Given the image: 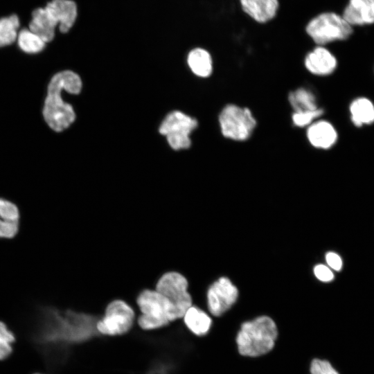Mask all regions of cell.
<instances>
[{
    "mask_svg": "<svg viewBox=\"0 0 374 374\" xmlns=\"http://www.w3.org/2000/svg\"><path fill=\"white\" fill-rule=\"evenodd\" d=\"M16 341L15 333L3 321H0V342L13 344Z\"/></svg>",
    "mask_w": 374,
    "mask_h": 374,
    "instance_id": "obj_26",
    "label": "cell"
},
{
    "mask_svg": "<svg viewBox=\"0 0 374 374\" xmlns=\"http://www.w3.org/2000/svg\"><path fill=\"white\" fill-rule=\"evenodd\" d=\"M350 112L351 121L357 127L374 122V105L366 98L360 97L355 99L350 105Z\"/></svg>",
    "mask_w": 374,
    "mask_h": 374,
    "instance_id": "obj_19",
    "label": "cell"
},
{
    "mask_svg": "<svg viewBox=\"0 0 374 374\" xmlns=\"http://www.w3.org/2000/svg\"><path fill=\"white\" fill-rule=\"evenodd\" d=\"M311 374H339L327 360L314 359L310 364Z\"/></svg>",
    "mask_w": 374,
    "mask_h": 374,
    "instance_id": "obj_24",
    "label": "cell"
},
{
    "mask_svg": "<svg viewBox=\"0 0 374 374\" xmlns=\"http://www.w3.org/2000/svg\"><path fill=\"white\" fill-rule=\"evenodd\" d=\"M242 10L259 23L271 20L276 15L278 0H240Z\"/></svg>",
    "mask_w": 374,
    "mask_h": 374,
    "instance_id": "obj_16",
    "label": "cell"
},
{
    "mask_svg": "<svg viewBox=\"0 0 374 374\" xmlns=\"http://www.w3.org/2000/svg\"><path fill=\"white\" fill-rule=\"evenodd\" d=\"M219 123L225 138L244 141L251 136L256 125V121L247 107L229 104L220 112Z\"/></svg>",
    "mask_w": 374,
    "mask_h": 374,
    "instance_id": "obj_7",
    "label": "cell"
},
{
    "mask_svg": "<svg viewBox=\"0 0 374 374\" xmlns=\"http://www.w3.org/2000/svg\"><path fill=\"white\" fill-rule=\"evenodd\" d=\"M306 33L318 46L335 41L345 40L353 28L342 17L333 12L321 13L312 19L306 26Z\"/></svg>",
    "mask_w": 374,
    "mask_h": 374,
    "instance_id": "obj_6",
    "label": "cell"
},
{
    "mask_svg": "<svg viewBox=\"0 0 374 374\" xmlns=\"http://www.w3.org/2000/svg\"><path fill=\"white\" fill-rule=\"evenodd\" d=\"M309 143L314 148L328 150L337 142L338 134L334 126L325 120L315 121L306 132Z\"/></svg>",
    "mask_w": 374,
    "mask_h": 374,
    "instance_id": "obj_13",
    "label": "cell"
},
{
    "mask_svg": "<svg viewBox=\"0 0 374 374\" xmlns=\"http://www.w3.org/2000/svg\"><path fill=\"white\" fill-rule=\"evenodd\" d=\"M197 127L196 119L175 111L166 116L160 125L159 132L166 136L172 149L179 150L190 148V134Z\"/></svg>",
    "mask_w": 374,
    "mask_h": 374,
    "instance_id": "obj_9",
    "label": "cell"
},
{
    "mask_svg": "<svg viewBox=\"0 0 374 374\" xmlns=\"http://www.w3.org/2000/svg\"><path fill=\"white\" fill-rule=\"evenodd\" d=\"M154 289L175 305L182 317L193 305L188 280L178 271H170L162 274L157 281Z\"/></svg>",
    "mask_w": 374,
    "mask_h": 374,
    "instance_id": "obj_10",
    "label": "cell"
},
{
    "mask_svg": "<svg viewBox=\"0 0 374 374\" xmlns=\"http://www.w3.org/2000/svg\"><path fill=\"white\" fill-rule=\"evenodd\" d=\"M77 17L78 6L74 1L52 0L44 8L33 12L29 29L46 43L54 38L57 26L61 33H66L73 27Z\"/></svg>",
    "mask_w": 374,
    "mask_h": 374,
    "instance_id": "obj_3",
    "label": "cell"
},
{
    "mask_svg": "<svg viewBox=\"0 0 374 374\" xmlns=\"http://www.w3.org/2000/svg\"><path fill=\"white\" fill-rule=\"evenodd\" d=\"M182 318L187 328L197 336L205 335L211 326V317L197 306L191 305Z\"/></svg>",
    "mask_w": 374,
    "mask_h": 374,
    "instance_id": "obj_17",
    "label": "cell"
},
{
    "mask_svg": "<svg viewBox=\"0 0 374 374\" xmlns=\"http://www.w3.org/2000/svg\"><path fill=\"white\" fill-rule=\"evenodd\" d=\"M13 351L12 344L6 342H0V361L9 357Z\"/></svg>",
    "mask_w": 374,
    "mask_h": 374,
    "instance_id": "obj_28",
    "label": "cell"
},
{
    "mask_svg": "<svg viewBox=\"0 0 374 374\" xmlns=\"http://www.w3.org/2000/svg\"><path fill=\"white\" fill-rule=\"evenodd\" d=\"M238 288L227 277H221L212 283L207 291V305L209 312L219 317L235 303Z\"/></svg>",
    "mask_w": 374,
    "mask_h": 374,
    "instance_id": "obj_11",
    "label": "cell"
},
{
    "mask_svg": "<svg viewBox=\"0 0 374 374\" xmlns=\"http://www.w3.org/2000/svg\"><path fill=\"white\" fill-rule=\"evenodd\" d=\"M134 319L133 308L125 301L115 299L107 304L103 316L96 321V328L100 335H123L132 329Z\"/></svg>",
    "mask_w": 374,
    "mask_h": 374,
    "instance_id": "obj_8",
    "label": "cell"
},
{
    "mask_svg": "<svg viewBox=\"0 0 374 374\" xmlns=\"http://www.w3.org/2000/svg\"><path fill=\"white\" fill-rule=\"evenodd\" d=\"M19 20L16 15L0 19V47L12 44L17 38Z\"/></svg>",
    "mask_w": 374,
    "mask_h": 374,
    "instance_id": "obj_22",
    "label": "cell"
},
{
    "mask_svg": "<svg viewBox=\"0 0 374 374\" xmlns=\"http://www.w3.org/2000/svg\"><path fill=\"white\" fill-rule=\"evenodd\" d=\"M323 114V110L318 108L314 110L294 112L292 121L294 125L299 127L309 126Z\"/></svg>",
    "mask_w": 374,
    "mask_h": 374,
    "instance_id": "obj_23",
    "label": "cell"
},
{
    "mask_svg": "<svg viewBox=\"0 0 374 374\" xmlns=\"http://www.w3.org/2000/svg\"><path fill=\"white\" fill-rule=\"evenodd\" d=\"M314 274L322 282H330L334 278L332 271L326 265L319 264L314 267Z\"/></svg>",
    "mask_w": 374,
    "mask_h": 374,
    "instance_id": "obj_25",
    "label": "cell"
},
{
    "mask_svg": "<svg viewBox=\"0 0 374 374\" xmlns=\"http://www.w3.org/2000/svg\"><path fill=\"white\" fill-rule=\"evenodd\" d=\"M136 302L141 312L137 322L142 330L159 329L182 318L175 305L155 289L141 291Z\"/></svg>",
    "mask_w": 374,
    "mask_h": 374,
    "instance_id": "obj_5",
    "label": "cell"
},
{
    "mask_svg": "<svg viewBox=\"0 0 374 374\" xmlns=\"http://www.w3.org/2000/svg\"><path fill=\"white\" fill-rule=\"evenodd\" d=\"M306 69L315 75H328L333 73L337 66L335 55L323 46H317L309 52L304 61Z\"/></svg>",
    "mask_w": 374,
    "mask_h": 374,
    "instance_id": "obj_12",
    "label": "cell"
},
{
    "mask_svg": "<svg viewBox=\"0 0 374 374\" xmlns=\"http://www.w3.org/2000/svg\"><path fill=\"white\" fill-rule=\"evenodd\" d=\"M20 212L12 202L0 197V238L12 239L19 229Z\"/></svg>",
    "mask_w": 374,
    "mask_h": 374,
    "instance_id": "obj_15",
    "label": "cell"
},
{
    "mask_svg": "<svg viewBox=\"0 0 374 374\" xmlns=\"http://www.w3.org/2000/svg\"><path fill=\"white\" fill-rule=\"evenodd\" d=\"M278 330L275 322L267 316H260L242 324L236 337L240 355L258 357L274 348Z\"/></svg>",
    "mask_w": 374,
    "mask_h": 374,
    "instance_id": "obj_4",
    "label": "cell"
},
{
    "mask_svg": "<svg viewBox=\"0 0 374 374\" xmlns=\"http://www.w3.org/2000/svg\"><path fill=\"white\" fill-rule=\"evenodd\" d=\"M327 264L332 269L339 271L342 267V260L340 256L335 252H328L326 255Z\"/></svg>",
    "mask_w": 374,
    "mask_h": 374,
    "instance_id": "obj_27",
    "label": "cell"
},
{
    "mask_svg": "<svg viewBox=\"0 0 374 374\" xmlns=\"http://www.w3.org/2000/svg\"><path fill=\"white\" fill-rule=\"evenodd\" d=\"M17 39L19 48L28 53H39L46 46V42L30 29H22L18 33Z\"/></svg>",
    "mask_w": 374,
    "mask_h": 374,
    "instance_id": "obj_21",
    "label": "cell"
},
{
    "mask_svg": "<svg viewBox=\"0 0 374 374\" xmlns=\"http://www.w3.org/2000/svg\"><path fill=\"white\" fill-rule=\"evenodd\" d=\"M342 17L351 26L374 24V0H349Z\"/></svg>",
    "mask_w": 374,
    "mask_h": 374,
    "instance_id": "obj_14",
    "label": "cell"
},
{
    "mask_svg": "<svg viewBox=\"0 0 374 374\" xmlns=\"http://www.w3.org/2000/svg\"><path fill=\"white\" fill-rule=\"evenodd\" d=\"M81 88L80 76L71 71H60L51 78L48 85L43 116L46 123L54 131H63L69 127L75 118L73 107L62 99V91L78 94Z\"/></svg>",
    "mask_w": 374,
    "mask_h": 374,
    "instance_id": "obj_2",
    "label": "cell"
},
{
    "mask_svg": "<svg viewBox=\"0 0 374 374\" xmlns=\"http://www.w3.org/2000/svg\"><path fill=\"white\" fill-rule=\"evenodd\" d=\"M289 103L294 112L314 110L318 107L315 95L310 89L298 88L288 95Z\"/></svg>",
    "mask_w": 374,
    "mask_h": 374,
    "instance_id": "obj_20",
    "label": "cell"
},
{
    "mask_svg": "<svg viewBox=\"0 0 374 374\" xmlns=\"http://www.w3.org/2000/svg\"><path fill=\"white\" fill-rule=\"evenodd\" d=\"M188 64L194 74L201 78L210 76L213 71L211 54L206 49L195 48L191 50L187 57Z\"/></svg>",
    "mask_w": 374,
    "mask_h": 374,
    "instance_id": "obj_18",
    "label": "cell"
},
{
    "mask_svg": "<svg viewBox=\"0 0 374 374\" xmlns=\"http://www.w3.org/2000/svg\"><path fill=\"white\" fill-rule=\"evenodd\" d=\"M33 374H43V373H33Z\"/></svg>",
    "mask_w": 374,
    "mask_h": 374,
    "instance_id": "obj_29",
    "label": "cell"
},
{
    "mask_svg": "<svg viewBox=\"0 0 374 374\" xmlns=\"http://www.w3.org/2000/svg\"><path fill=\"white\" fill-rule=\"evenodd\" d=\"M97 320L88 314L42 306L28 330V337L37 351L69 349L70 345L88 341L98 334L96 328Z\"/></svg>",
    "mask_w": 374,
    "mask_h": 374,
    "instance_id": "obj_1",
    "label": "cell"
}]
</instances>
